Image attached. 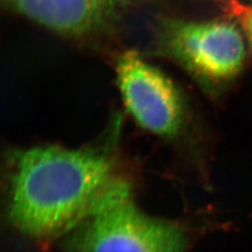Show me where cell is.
I'll return each mask as SVG.
<instances>
[{"label": "cell", "instance_id": "cell-1", "mask_svg": "<svg viewBox=\"0 0 252 252\" xmlns=\"http://www.w3.org/2000/svg\"><path fill=\"white\" fill-rule=\"evenodd\" d=\"M107 147L38 146L9 155V221L31 239L76 229L118 180Z\"/></svg>", "mask_w": 252, "mask_h": 252}, {"label": "cell", "instance_id": "cell-2", "mask_svg": "<svg viewBox=\"0 0 252 252\" xmlns=\"http://www.w3.org/2000/svg\"><path fill=\"white\" fill-rule=\"evenodd\" d=\"M130 192L129 184L119 178L73 230L68 252H186L189 231L179 222L145 214Z\"/></svg>", "mask_w": 252, "mask_h": 252}, {"label": "cell", "instance_id": "cell-3", "mask_svg": "<svg viewBox=\"0 0 252 252\" xmlns=\"http://www.w3.org/2000/svg\"><path fill=\"white\" fill-rule=\"evenodd\" d=\"M228 21L162 18L157 27L158 50L206 85L231 81L246 57L243 31Z\"/></svg>", "mask_w": 252, "mask_h": 252}, {"label": "cell", "instance_id": "cell-4", "mask_svg": "<svg viewBox=\"0 0 252 252\" xmlns=\"http://www.w3.org/2000/svg\"><path fill=\"white\" fill-rule=\"evenodd\" d=\"M118 86L127 111L135 123L153 135L171 139L184 123L183 98L175 83L134 51L116 61Z\"/></svg>", "mask_w": 252, "mask_h": 252}, {"label": "cell", "instance_id": "cell-5", "mask_svg": "<svg viewBox=\"0 0 252 252\" xmlns=\"http://www.w3.org/2000/svg\"><path fill=\"white\" fill-rule=\"evenodd\" d=\"M17 13L63 36H102L147 0H4Z\"/></svg>", "mask_w": 252, "mask_h": 252}, {"label": "cell", "instance_id": "cell-6", "mask_svg": "<svg viewBox=\"0 0 252 252\" xmlns=\"http://www.w3.org/2000/svg\"><path fill=\"white\" fill-rule=\"evenodd\" d=\"M222 2L238 21L239 27L252 45V6H248L238 0H222Z\"/></svg>", "mask_w": 252, "mask_h": 252}, {"label": "cell", "instance_id": "cell-7", "mask_svg": "<svg viewBox=\"0 0 252 252\" xmlns=\"http://www.w3.org/2000/svg\"><path fill=\"white\" fill-rule=\"evenodd\" d=\"M251 1H252V0H251Z\"/></svg>", "mask_w": 252, "mask_h": 252}]
</instances>
